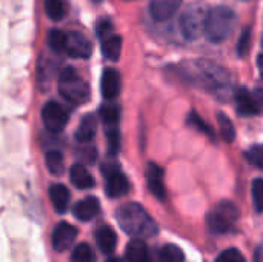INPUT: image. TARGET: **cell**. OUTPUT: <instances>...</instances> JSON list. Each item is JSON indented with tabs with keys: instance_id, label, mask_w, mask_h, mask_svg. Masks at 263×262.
I'll return each instance as SVG.
<instances>
[{
	"instance_id": "cell-1",
	"label": "cell",
	"mask_w": 263,
	"mask_h": 262,
	"mask_svg": "<svg viewBox=\"0 0 263 262\" xmlns=\"http://www.w3.org/2000/svg\"><path fill=\"white\" fill-rule=\"evenodd\" d=\"M116 219L120 229L125 233L136 236V239L151 238L159 232L154 219L145 212L142 205L134 202H128L119 207L116 212Z\"/></svg>"
},
{
	"instance_id": "cell-2",
	"label": "cell",
	"mask_w": 263,
	"mask_h": 262,
	"mask_svg": "<svg viewBox=\"0 0 263 262\" xmlns=\"http://www.w3.org/2000/svg\"><path fill=\"white\" fill-rule=\"evenodd\" d=\"M200 83L219 99H228L233 94V82L227 69L214 62L199 60L196 63Z\"/></svg>"
},
{
	"instance_id": "cell-3",
	"label": "cell",
	"mask_w": 263,
	"mask_h": 262,
	"mask_svg": "<svg viewBox=\"0 0 263 262\" xmlns=\"http://www.w3.org/2000/svg\"><path fill=\"white\" fill-rule=\"evenodd\" d=\"M236 26V12L228 6H216L210 9L205 36L213 43L225 42Z\"/></svg>"
},
{
	"instance_id": "cell-4",
	"label": "cell",
	"mask_w": 263,
	"mask_h": 262,
	"mask_svg": "<svg viewBox=\"0 0 263 262\" xmlns=\"http://www.w3.org/2000/svg\"><path fill=\"white\" fill-rule=\"evenodd\" d=\"M208 14H210V9L203 2L188 3L179 19V28H180L182 36L186 40L199 39L205 32Z\"/></svg>"
},
{
	"instance_id": "cell-5",
	"label": "cell",
	"mask_w": 263,
	"mask_h": 262,
	"mask_svg": "<svg viewBox=\"0 0 263 262\" xmlns=\"http://www.w3.org/2000/svg\"><path fill=\"white\" fill-rule=\"evenodd\" d=\"M59 93L65 100H68V102H71L74 105L85 103L89 99V86H88V83L71 66L65 68L60 73Z\"/></svg>"
},
{
	"instance_id": "cell-6",
	"label": "cell",
	"mask_w": 263,
	"mask_h": 262,
	"mask_svg": "<svg viewBox=\"0 0 263 262\" xmlns=\"http://www.w3.org/2000/svg\"><path fill=\"white\" fill-rule=\"evenodd\" d=\"M239 219V212L237 207L233 202H220L216 205L206 216V224L208 229L216 233V235H223L233 230Z\"/></svg>"
},
{
	"instance_id": "cell-7",
	"label": "cell",
	"mask_w": 263,
	"mask_h": 262,
	"mask_svg": "<svg viewBox=\"0 0 263 262\" xmlns=\"http://www.w3.org/2000/svg\"><path fill=\"white\" fill-rule=\"evenodd\" d=\"M236 110H237L239 116H242V117L260 114L263 111L262 90L250 91L247 88H239L236 93Z\"/></svg>"
},
{
	"instance_id": "cell-8",
	"label": "cell",
	"mask_w": 263,
	"mask_h": 262,
	"mask_svg": "<svg viewBox=\"0 0 263 262\" xmlns=\"http://www.w3.org/2000/svg\"><path fill=\"white\" fill-rule=\"evenodd\" d=\"M69 114L68 111L57 102H48L42 108V120L48 131L51 133H60L65 130L68 124Z\"/></svg>"
},
{
	"instance_id": "cell-9",
	"label": "cell",
	"mask_w": 263,
	"mask_h": 262,
	"mask_svg": "<svg viewBox=\"0 0 263 262\" xmlns=\"http://www.w3.org/2000/svg\"><path fill=\"white\" fill-rule=\"evenodd\" d=\"M77 238V229L72 227L68 222H60L55 225L52 232V247L55 252H66L74 246V241Z\"/></svg>"
},
{
	"instance_id": "cell-10",
	"label": "cell",
	"mask_w": 263,
	"mask_h": 262,
	"mask_svg": "<svg viewBox=\"0 0 263 262\" xmlns=\"http://www.w3.org/2000/svg\"><path fill=\"white\" fill-rule=\"evenodd\" d=\"M66 54L74 59H88L92 54V45L83 34L71 31L68 32Z\"/></svg>"
},
{
	"instance_id": "cell-11",
	"label": "cell",
	"mask_w": 263,
	"mask_h": 262,
	"mask_svg": "<svg viewBox=\"0 0 263 262\" xmlns=\"http://www.w3.org/2000/svg\"><path fill=\"white\" fill-rule=\"evenodd\" d=\"M183 0H149V15L156 22L170 20L182 6Z\"/></svg>"
},
{
	"instance_id": "cell-12",
	"label": "cell",
	"mask_w": 263,
	"mask_h": 262,
	"mask_svg": "<svg viewBox=\"0 0 263 262\" xmlns=\"http://www.w3.org/2000/svg\"><path fill=\"white\" fill-rule=\"evenodd\" d=\"M146 182L149 191L159 199L163 201L166 198V188H165V181H163V170L151 162L146 168Z\"/></svg>"
},
{
	"instance_id": "cell-13",
	"label": "cell",
	"mask_w": 263,
	"mask_h": 262,
	"mask_svg": "<svg viewBox=\"0 0 263 262\" xmlns=\"http://www.w3.org/2000/svg\"><path fill=\"white\" fill-rule=\"evenodd\" d=\"M100 90L102 96L106 100H114L119 93H120V74L116 69H105L102 74V82H100Z\"/></svg>"
},
{
	"instance_id": "cell-14",
	"label": "cell",
	"mask_w": 263,
	"mask_h": 262,
	"mask_svg": "<svg viewBox=\"0 0 263 262\" xmlns=\"http://www.w3.org/2000/svg\"><path fill=\"white\" fill-rule=\"evenodd\" d=\"M100 210V204H99V199H96L94 196H88L82 201H79L74 208H72V213L74 216L82 221V222H88V221H92L97 213Z\"/></svg>"
},
{
	"instance_id": "cell-15",
	"label": "cell",
	"mask_w": 263,
	"mask_h": 262,
	"mask_svg": "<svg viewBox=\"0 0 263 262\" xmlns=\"http://www.w3.org/2000/svg\"><path fill=\"white\" fill-rule=\"evenodd\" d=\"M105 190L109 198H122L129 191V181L123 173L117 171L112 176L106 178Z\"/></svg>"
},
{
	"instance_id": "cell-16",
	"label": "cell",
	"mask_w": 263,
	"mask_h": 262,
	"mask_svg": "<svg viewBox=\"0 0 263 262\" xmlns=\"http://www.w3.org/2000/svg\"><path fill=\"white\" fill-rule=\"evenodd\" d=\"M69 179L72 182V185L79 190H89L94 187L96 181L92 178V174L80 164H76L71 167V171H69Z\"/></svg>"
},
{
	"instance_id": "cell-17",
	"label": "cell",
	"mask_w": 263,
	"mask_h": 262,
	"mask_svg": "<svg viewBox=\"0 0 263 262\" xmlns=\"http://www.w3.org/2000/svg\"><path fill=\"white\" fill-rule=\"evenodd\" d=\"M49 199H51L52 207L55 208L57 213H65L66 208H68V205H69L71 195H69V190L65 185L54 184L49 188Z\"/></svg>"
},
{
	"instance_id": "cell-18",
	"label": "cell",
	"mask_w": 263,
	"mask_h": 262,
	"mask_svg": "<svg viewBox=\"0 0 263 262\" xmlns=\"http://www.w3.org/2000/svg\"><path fill=\"white\" fill-rule=\"evenodd\" d=\"M96 242L100 249L102 253L105 255H111L116 250L117 246V236L114 233V230L108 225H103L97 230L96 233Z\"/></svg>"
},
{
	"instance_id": "cell-19",
	"label": "cell",
	"mask_w": 263,
	"mask_h": 262,
	"mask_svg": "<svg viewBox=\"0 0 263 262\" xmlns=\"http://www.w3.org/2000/svg\"><path fill=\"white\" fill-rule=\"evenodd\" d=\"M125 261L126 262H149V252L146 244L142 239H133L126 246L125 252Z\"/></svg>"
},
{
	"instance_id": "cell-20",
	"label": "cell",
	"mask_w": 263,
	"mask_h": 262,
	"mask_svg": "<svg viewBox=\"0 0 263 262\" xmlns=\"http://www.w3.org/2000/svg\"><path fill=\"white\" fill-rule=\"evenodd\" d=\"M96 130H97V120H96V117L92 114H88V116H85L80 120V124H79L74 136H76V139L79 142L86 144V142H89L94 137Z\"/></svg>"
},
{
	"instance_id": "cell-21",
	"label": "cell",
	"mask_w": 263,
	"mask_h": 262,
	"mask_svg": "<svg viewBox=\"0 0 263 262\" xmlns=\"http://www.w3.org/2000/svg\"><path fill=\"white\" fill-rule=\"evenodd\" d=\"M43 6H45L46 15L54 22L65 19L68 14V9H69L68 0H45Z\"/></svg>"
},
{
	"instance_id": "cell-22",
	"label": "cell",
	"mask_w": 263,
	"mask_h": 262,
	"mask_svg": "<svg viewBox=\"0 0 263 262\" xmlns=\"http://www.w3.org/2000/svg\"><path fill=\"white\" fill-rule=\"evenodd\" d=\"M120 51H122V37L112 34L111 37L105 39L102 42V53L108 60H119L120 57Z\"/></svg>"
},
{
	"instance_id": "cell-23",
	"label": "cell",
	"mask_w": 263,
	"mask_h": 262,
	"mask_svg": "<svg viewBox=\"0 0 263 262\" xmlns=\"http://www.w3.org/2000/svg\"><path fill=\"white\" fill-rule=\"evenodd\" d=\"M66 42H68V34H65L60 29H51L48 32V46L52 53L60 54L66 53Z\"/></svg>"
},
{
	"instance_id": "cell-24",
	"label": "cell",
	"mask_w": 263,
	"mask_h": 262,
	"mask_svg": "<svg viewBox=\"0 0 263 262\" xmlns=\"http://www.w3.org/2000/svg\"><path fill=\"white\" fill-rule=\"evenodd\" d=\"M46 161V168L49 170L51 174L60 176L63 173V156L59 150H51L45 154Z\"/></svg>"
},
{
	"instance_id": "cell-25",
	"label": "cell",
	"mask_w": 263,
	"mask_h": 262,
	"mask_svg": "<svg viewBox=\"0 0 263 262\" xmlns=\"http://www.w3.org/2000/svg\"><path fill=\"white\" fill-rule=\"evenodd\" d=\"M99 114L106 127H114V125H117V122L120 119V108L114 103H108V105L100 107Z\"/></svg>"
},
{
	"instance_id": "cell-26",
	"label": "cell",
	"mask_w": 263,
	"mask_h": 262,
	"mask_svg": "<svg viewBox=\"0 0 263 262\" xmlns=\"http://www.w3.org/2000/svg\"><path fill=\"white\" fill-rule=\"evenodd\" d=\"M217 120H219V125H220V134H222V139L225 142H233L236 139V128L231 122V119L223 114V113H219L217 114Z\"/></svg>"
},
{
	"instance_id": "cell-27",
	"label": "cell",
	"mask_w": 263,
	"mask_h": 262,
	"mask_svg": "<svg viewBox=\"0 0 263 262\" xmlns=\"http://www.w3.org/2000/svg\"><path fill=\"white\" fill-rule=\"evenodd\" d=\"M71 262H96V255L88 244H79L72 250Z\"/></svg>"
},
{
	"instance_id": "cell-28",
	"label": "cell",
	"mask_w": 263,
	"mask_h": 262,
	"mask_svg": "<svg viewBox=\"0 0 263 262\" xmlns=\"http://www.w3.org/2000/svg\"><path fill=\"white\" fill-rule=\"evenodd\" d=\"M160 262H183L185 261V255L183 252L177 247V246H165L160 250Z\"/></svg>"
},
{
	"instance_id": "cell-29",
	"label": "cell",
	"mask_w": 263,
	"mask_h": 262,
	"mask_svg": "<svg viewBox=\"0 0 263 262\" xmlns=\"http://www.w3.org/2000/svg\"><path fill=\"white\" fill-rule=\"evenodd\" d=\"M106 144H108V153L109 154H117L120 150V131L119 128L114 127H106Z\"/></svg>"
},
{
	"instance_id": "cell-30",
	"label": "cell",
	"mask_w": 263,
	"mask_h": 262,
	"mask_svg": "<svg viewBox=\"0 0 263 262\" xmlns=\"http://www.w3.org/2000/svg\"><path fill=\"white\" fill-rule=\"evenodd\" d=\"M251 195H253V205L256 212L263 213V179L257 178L253 181L251 185Z\"/></svg>"
},
{
	"instance_id": "cell-31",
	"label": "cell",
	"mask_w": 263,
	"mask_h": 262,
	"mask_svg": "<svg viewBox=\"0 0 263 262\" xmlns=\"http://www.w3.org/2000/svg\"><path fill=\"white\" fill-rule=\"evenodd\" d=\"M245 158L253 167L263 170V145H253L250 150H247Z\"/></svg>"
},
{
	"instance_id": "cell-32",
	"label": "cell",
	"mask_w": 263,
	"mask_h": 262,
	"mask_svg": "<svg viewBox=\"0 0 263 262\" xmlns=\"http://www.w3.org/2000/svg\"><path fill=\"white\" fill-rule=\"evenodd\" d=\"M188 122H190V125H193L196 130H199V131H202V133H205L206 136H210V139H214V131H213V128L196 113V111H193L191 114H190V117H188Z\"/></svg>"
},
{
	"instance_id": "cell-33",
	"label": "cell",
	"mask_w": 263,
	"mask_h": 262,
	"mask_svg": "<svg viewBox=\"0 0 263 262\" xmlns=\"http://www.w3.org/2000/svg\"><path fill=\"white\" fill-rule=\"evenodd\" d=\"M216 262H245V256L242 255L240 250L233 247V249H227L225 252H222L217 256Z\"/></svg>"
},
{
	"instance_id": "cell-34",
	"label": "cell",
	"mask_w": 263,
	"mask_h": 262,
	"mask_svg": "<svg viewBox=\"0 0 263 262\" xmlns=\"http://www.w3.org/2000/svg\"><path fill=\"white\" fill-rule=\"evenodd\" d=\"M112 23L108 20V19H102V20H99L97 22V26H96V34H97V37L103 42L105 39H108V37H111L112 34Z\"/></svg>"
},
{
	"instance_id": "cell-35",
	"label": "cell",
	"mask_w": 263,
	"mask_h": 262,
	"mask_svg": "<svg viewBox=\"0 0 263 262\" xmlns=\"http://www.w3.org/2000/svg\"><path fill=\"white\" fill-rule=\"evenodd\" d=\"M250 45H251V29H245L237 42V54L239 56H245L250 51Z\"/></svg>"
},
{
	"instance_id": "cell-36",
	"label": "cell",
	"mask_w": 263,
	"mask_h": 262,
	"mask_svg": "<svg viewBox=\"0 0 263 262\" xmlns=\"http://www.w3.org/2000/svg\"><path fill=\"white\" fill-rule=\"evenodd\" d=\"M254 262H263V239L254 252Z\"/></svg>"
},
{
	"instance_id": "cell-37",
	"label": "cell",
	"mask_w": 263,
	"mask_h": 262,
	"mask_svg": "<svg viewBox=\"0 0 263 262\" xmlns=\"http://www.w3.org/2000/svg\"><path fill=\"white\" fill-rule=\"evenodd\" d=\"M257 68H259L260 77L263 79V53L262 54H259V57H257Z\"/></svg>"
},
{
	"instance_id": "cell-38",
	"label": "cell",
	"mask_w": 263,
	"mask_h": 262,
	"mask_svg": "<svg viewBox=\"0 0 263 262\" xmlns=\"http://www.w3.org/2000/svg\"><path fill=\"white\" fill-rule=\"evenodd\" d=\"M106 262H126V261H123L122 258H116V256H112V258L106 259Z\"/></svg>"
},
{
	"instance_id": "cell-39",
	"label": "cell",
	"mask_w": 263,
	"mask_h": 262,
	"mask_svg": "<svg viewBox=\"0 0 263 262\" xmlns=\"http://www.w3.org/2000/svg\"><path fill=\"white\" fill-rule=\"evenodd\" d=\"M262 45H263V36H262Z\"/></svg>"
}]
</instances>
